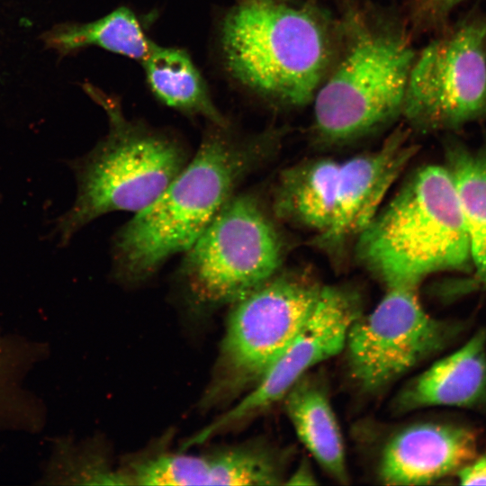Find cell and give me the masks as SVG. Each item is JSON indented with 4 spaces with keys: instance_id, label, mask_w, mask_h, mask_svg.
I'll return each mask as SVG.
<instances>
[{
    "instance_id": "cell-20",
    "label": "cell",
    "mask_w": 486,
    "mask_h": 486,
    "mask_svg": "<svg viewBox=\"0 0 486 486\" xmlns=\"http://www.w3.org/2000/svg\"><path fill=\"white\" fill-rule=\"evenodd\" d=\"M464 0H410L411 19L417 27L432 29L444 24Z\"/></svg>"
},
{
    "instance_id": "cell-7",
    "label": "cell",
    "mask_w": 486,
    "mask_h": 486,
    "mask_svg": "<svg viewBox=\"0 0 486 486\" xmlns=\"http://www.w3.org/2000/svg\"><path fill=\"white\" fill-rule=\"evenodd\" d=\"M402 117L421 131L486 118V14L463 19L416 52Z\"/></svg>"
},
{
    "instance_id": "cell-23",
    "label": "cell",
    "mask_w": 486,
    "mask_h": 486,
    "mask_svg": "<svg viewBox=\"0 0 486 486\" xmlns=\"http://www.w3.org/2000/svg\"><path fill=\"white\" fill-rule=\"evenodd\" d=\"M238 1H244V0H238Z\"/></svg>"
},
{
    "instance_id": "cell-5",
    "label": "cell",
    "mask_w": 486,
    "mask_h": 486,
    "mask_svg": "<svg viewBox=\"0 0 486 486\" xmlns=\"http://www.w3.org/2000/svg\"><path fill=\"white\" fill-rule=\"evenodd\" d=\"M313 101L312 130L324 144L355 140L402 116L416 52L395 25L354 20Z\"/></svg>"
},
{
    "instance_id": "cell-18",
    "label": "cell",
    "mask_w": 486,
    "mask_h": 486,
    "mask_svg": "<svg viewBox=\"0 0 486 486\" xmlns=\"http://www.w3.org/2000/svg\"><path fill=\"white\" fill-rule=\"evenodd\" d=\"M285 409L294 430L316 462L341 483L349 480L344 441L326 393L302 378L285 394Z\"/></svg>"
},
{
    "instance_id": "cell-12",
    "label": "cell",
    "mask_w": 486,
    "mask_h": 486,
    "mask_svg": "<svg viewBox=\"0 0 486 486\" xmlns=\"http://www.w3.org/2000/svg\"><path fill=\"white\" fill-rule=\"evenodd\" d=\"M477 456V436L466 427L435 422L410 425L383 448L379 475L387 485L430 484Z\"/></svg>"
},
{
    "instance_id": "cell-22",
    "label": "cell",
    "mask_w": 486,
    "mask_h": 486,
    "mask_svg": "<svg viewBox=\"0 0 486 486\" xmlns=\"http://www.w3.org/2000/svg\"><path fill=\"white\" fill-rule=\"evenodd\" d=\"M288 484H315L316 480L310 466L302 464L289 477Z\"/></svg>"
},
{
    "instance_id": "cell-15",
    "label": "cell",
    "mask_w": 486,
    "mask_h": 486,
    "mask_svg": "<svg viewBox=\"0 0 486 486\" xmlns=\"http://www.w3.org/2000/svg\"><path fill=\"white\" fill-rule=\"evenodd\" d=\"M340 162L320 158L285 168L273 195V212L281 220L319 236L332 221Z\"/></svg>"
},
{
    "instance_id": "cell-8",
    "label": "cell",
    "mask_w": 486,
    "mask_h": 486,
    "mask_svg": "<svg viewBox=\"0 0 486 486\" xmlns=\"http://www.w3.org/2000/svg\"><path fill=\"white\" fill-rule=\"evenodd\" d=\"M322 286L310 277L277 273L233 303L210 400L256 383L300 330Z\"/></svg>"
},
{
    "instance_id": "cell-2",
    "label": "cell",
    "mask_w": 486,
    "mask_h": 486,
    "mask_svg": "<svg viewBox=\"0 0 486 486\" xmlns=\"http://www.w3.org/2000/svg\"><path fill=\"white\" fill-rule=\"evenodd\" d=\"M338 42L320 11L285 0L238 1L218 30L220 58L230 79L283 107L312 103Z\"/></svg>"
},
{
    "instance_id": "cell-6",
    "label": "cell",
    "mask_w": 486,
    "mask_h": 486,
    "mask_svg": "<svg viewBox=\"0 0 486 486\" xmlns=\"http://www.w3.org/2000/svg\"><path fill=\"white\" fill-rule=\"evenodd\" d=\"M184 255L180 276L192 299L219 306L233 304L275 275L284 248L259 200L236 194Z\"/></svg>"
},
{
    "instance_id": "cell-19",
    "label": "cell",
    "mask_w": 486,
    "mask_h": 486,
    "mask_svg": "<svg viewBox=\"0 0 486 486\" xmlns=\"http://www.w3.org/2000/svg\"><path fill=\"white\" fill-rule=\"evenodd\" d=\"M43 40L60 54L94 46L140 62L154 43L134 12L126 6L90 22L58 25L45 33Z\"/></svg>"
},
{
    "instance_id": "cell-4",
    "label": "cell",
    "mask_w": 486,
    "mask_h": 486,
    "mask_svg": "<svg viewBox=\"0 0 486 486\" xmlns=\"http://www.w3.org/2000/svg\"><path fill=\"white\" fill-rule=\"evenodd\" d=\"M84 89L105 111L109 130L89 153L73 163L76 200L57 226L63 244L104 214L144 210L190 159L186 148L172 133L128 120L115 97L89 84Z\"/></svg>"
},
{
    "instance_id": "cell-16",
    "label": "cell",
    "mask_w": 486,
    "mask_h": 486,
    "mask_svg": "<svg viewBox=\"0 0 486 486\" xmlns=\"http://www.w3.org/2000/svg\"><path fill=\"white\" fill-rule=\"evenodd\" d=\"M454 182L468 230L472 270L471 276L450 292L486 288V145L471 148L461 143L446 147V165Z\"/></svg>"
},
{
    "instance_id": "cell-14",
    "label": "cell",
    "mask_w": 486,
    "mask_h": 486,
    "mask_svg": "<svg viewBox=\"0 0 486 486\" xmlns=\"http://www.w3.org/2000/svg\"><path fill=\"white\" fill-rule=\"evenodd\" d=\"M486 402V330L435 362L400 393V411L448 406L475 408Z\"/></svg>"
},
{
    "instance_id": "cell-21",
    "label": "cell",
    "mask_w": 486,
    "mask_h": 486,
    "mask_svg": "<svg viewBox=\"0 0 486 486\" xmlns=\"http://www.w3.org/2000/svg\"><path fill=\"white\" fill-rule=\"evenodd\" d=\"M456 475L462 485H486V454L476 456Z\"/></svg>"
},
{
    "instance_id": "cell-17",
    "label": "cell",
    "mask_w": 486,
    "mask_h": 486,
    "mask_svg": "<svg viewBox=\"0 0 486 486\" xmlns=\"http://www.w3.org/2000/svg\"><path fill=\"white\" fill-rule=\"evenodd\" d=\"M141 63L147 84L161 103L187 115L202 116L209 123H230L186 50L154 42Z\"/></svg>"
},
{
    "instance_id": "cell-1",
    "label": "cell",
    "mask_w": 486,
    "mask_h": 486,
    "mask_svg": "<svg viewBox=\"0 0 486 486\" xmlns=\"http://www.w3.org/2000/svg\"><path fill=\"white\" fill-rule=\"evenodd\" d=\"M274 141V131L243 136L230 122L210 123L178 176L116 234L112 263L117 277L144 281L169 258L184 253L269 155Z\"/></svg>"
},
{
    "instance_id": "cell-10",
    "label": "cell",
    "mask_w": 486,
    "mask_h": 486,
    "mask_svg": "<svg viewBox=\"0 0 486 486\" xmlns=\"http://www.w3.org/2000/svg\"><path fill=\"white\" fill-rule=\"evenodd\" d=\"M358 316V299L353 292L323 285L300 330L251 392L191 438L187 445L202 443L283 399L310 369L345 349L350 328Z\"/></svg>"
},
{
    "instance_id": "cell-11",
    "label": "cell",
    "mask_w": 486,
    "mask_h": 486,
    "mask_svg": "<svg viewBox=\"0 0 486 486\" xmlns=\"http://www.w3.org/2000/svg\"><path fill=\"white\" fill-rule=\"evenodd\" d=\"M418 151L400 128L375 150L340 162L332 221L313 243L338 254L370 223L388 191Z\"/></svg>"
},
{
    "instance_id": "cell-13",
    "label": "cell",
    "mask_w": 486,
    "mask_h": 486,
    "mask_svg": "<svg viewBox=\"0 0 486 486\" xmlns=\"http://www.w3.org/2000/svg\"><path fill=\"white\" fill-rule=\"evenodd\" d=\"M123 478L139 485H274L283 476L268 452L238 447L205 455H158L135 464Z\"/></svg>"
},
{
    "instance_id": "cell-3",
    "label": "cell",
    "mask_w": 486,
    "mask_h": 486,
    "mask_svg": "<svg viewBox=\"0 0 486 486\" xmlns=\"http://www.w3.org/2000/svg\"><path fill=\"white\" fill-rule=\"evenodd\" d=\"M358 262L386 287L444 271L472 273L468 230L446 166L416 170L356 239Z\"/></svg>"
},
{
    "instance_id": "cell-9",
    "label": "cell",
    "mask_w": 486,
    "mask_h": 486,
    "mask_svg": "<svg viewBox=\"0 0 486 486\" xmlns=\"http://www.w3.org/2000/svg\"><path fill=\"white\" fill-rule=\"evenodd\" d=\"M376 307L358 316L345 349L353 381L375 392L443 349L455 327L431 317L415 286H391Z\"/></svg>"
}]
</instances>
